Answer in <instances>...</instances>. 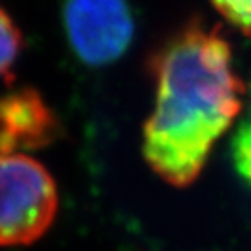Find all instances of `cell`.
<instances>
[{
  "instance_id": "cell-1",
  "label": "cell",
  "mask_w": 251,
  "mask_h": 251,
  "mask_svg": "<svg viewBox=\"0 0 251 251\" xmlns=\"http://www.w3.org/2000/svg\"><path fill=\"white\" fill-rule=\"evenodd\" d=\"M155 105L143 127V157L173 187L197 180L216 141L241 112L244 82L218 30L192 21L150 58Z\"/></svg>"
},
{
  "instance_id": "cell-2",
  "label": "cell",
  "mask_w": 251,
  "mask_h": 251,
  "mask_svg": "<svg viewBox=\"0 0 251 251\" xmlns=\"http://www.w3.org/2000/svg\"><path fill=\"white\" fill-rule=\"evenodd\" d=\"M58 213V188L46 166L25 153L0 152V246L40 239Z\"/></svg>"
},
{
  "instance_id": "cell-3",
  "label": "cell",
  "mask_w": 251,
  "mask_h": 251,
  "mask_svg": "<svg viewBox=\"0 0 251 251\" xmlns=\"http://www.w3.org/2000/svg\"><path fill=\"white\" fill-rule=\"evenodd\" d=\"M61 18L72 52L87 67H108L133 42L134 20L127 0H65Z\"/></svg>"
},
{
  "instance_id": "cell-4",
  "label": "cell",
  "mask_w": 251,
  "mask_h": 251,
  "mask_svg": "<svg viewBox=\"0 0 251 251\" xmlns=\"http://www.w3.org/2000/svg\"><path fill=\"white\" fill-rule=\"evenodd\" d=\"M61 126L35 87H16L0 96V152L23 153L52 145Z\"/></svg>"
},
{
  "instance_id": "cell-5",
  "label": "cell",
  "mask_w": 251,
  "mask_h": 251,
  "mask_svg": "<svg viewBox=\"0 0 251 251\" xmlns=\"http://www.w3.org/2000/svg\"><path fill=\"white\" fill-rule=\"evenodd\" d=\"M23 33L7 11L0 5V80H14L16 63L23 52Z\"/></svg>"
},
{
  "instance_id": "cell-6",
  "label": "cell",
  "mask_w": 251,
  "mask_h": 251,
  "mask_svg": "<svg viewBox=\"0 0 251 251\" xmlns=\"http://www.w3.org/2000/svg\"><path fill=\"white\" fill-rule=\"evenodd\" d=\"M230 157L237 175L251 185V114L241 122L232 136Z\"/></svg>"
},
{
  "instance_id": "cell-7",
  "label": "cell",
  "mask_w": 251,
  "mask_h": 251,
  "mask_svg": "<svg viewBox=\"0 0 251 251\" xmlns=\"http://www.w3.org/2000/svg\"><path fill=\"white\" fill-rule=\"evenodd\" d=\"M222 18L234 28L251 37V0H209Z\"/></svg>"
}]
</instances>
